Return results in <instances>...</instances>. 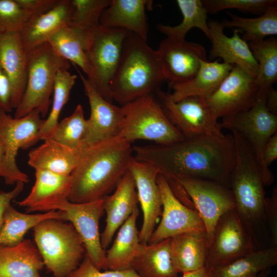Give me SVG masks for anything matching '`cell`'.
<instances>
[{
	"label": "cell",
	"instance_id": "obj_23",
	"mask_svg": "<svg viewBox=\"0 0 277 277\" xmlns=\"http://www.w3.org/2000/svg\"><path fill=\"white\" fill-rule=\"evenodd\" d=\"M152 4V1L147 0H111L101 14L100 24L124 29L147 41L148 24L146 9Z\"/></svg>",
	"mask_w": 277,
	"mask_h": 277
},
{
	"label": "cell",
	"instance_id": "obj_15",
	"mask_svg": "<svg viewBox=\"0 0 277 277\" xmlns=\"http://www.w3.org/2000/svg\"><path fill=\"white\" fill-rule=\"evenodd\" d=\"M259 90L255 78L240 67L233 65L216 90L205 99L218 119L249 109L255 103Z\"/></svg>",
	"mask_w": 277,
	"mask_h": 277
},
{
	"label": "cell",
	"instance_id": "obj_14",
	"mask_svg": "<svg viewBox=\"0 0 277 277\" xmlns=\"http://www.w3.org/2000/svg\"><path fill=\"white\" fill-rule=\"evenodd\" d=\"M266 95L258 94L255 103L249 109L222 118L220 123L221 128L235 131L243 137L254 153L260 167L263 149L269 139L277 132V115L267 108Z\"/></svg>",
	"mask_w": 277,
	"mask_h": 277
},
{
	"label": "cell",
	"instance_id": "obj_1",
	"mask_svg": "<svg viewBox=\"0 0 277 277\" xmlns=\"http://www.w3.org/2000/svg\"><path fill=\"white\" fill-rule=\"evenodd\" d=\"M133 151L135 159L151 164L167 179H203L229 187L235 162L232 134L185 138L169 145L137 146Z\"/></svg>",
	"mask_w": 277,
	"mask_h": 277
},
{
	"label": "cell",
	"instance_id": "obj_27",
	"mask_svg": "<svg viewBox=\"0 0 277 277\" xmlns=\"http://www.w3.org/2000/svg\"><path fill=\"white\" fill-rule=\"evenodd\" d=\"M208 246L205 231L183 233L170 238L171 259L179 273L198 270L205 266Z\"/></svg>",
	"mask_w": 277,
	"mask_h": 277
},
{
	"label": "cell",
	"instance_id": "obj_33",
	"mask_svg": "<svg viewBox=\"0 0 277 277\" xmlns=\"http://www.w3.org/2000/svg\"><path fill=\"white\" fill-rule=\"evenodd\" d=\"M49 219L62 220L60 210L28 214L18 211L10 205L7 208L0 230V245L15 246L21 243L27 232L39 223Z\"/></svg>",
	"mask_w": 277,
	"mask_h": 277
},
{
	"label": "cell",
	"instance_id": "obj_40",
	"mask_svg": "<svg viewBox=\"0 0 277 277\" xmlns=\"http://www.w3.org/2000/svg\"><path fill=\"white\" fill-rule=\"evenodd\" d=\"M71 12L68 25L90 32L100 26L103 11L111 0H70Z\"/></svg>",
	"mask_w": 277,
	"mask_h": 277
},
{
	"label": "cell",
	"instance_id": "obj_16",
	"mask_svg": "<svg viewBox=\"0 0 277 277\" xmlns=\"http://www.w3.org/2000/svg\"><path fill=\"white\" fill-rule=\"evenodd\" d=\"M165 80L169 86L191 80L202 61H207L205 47L197 43L166 37L156 50Z\"/></svg>",
	"mask_w": 277,
	"mask_h": 277
},
{
	"label": "cell",
	"instance_id": "obj_29",
	"mask_svg": "<svg viewBox=\"0 0 277 277\" xmlns=\"http://www.w3.org/2000/svg\"><path fill=\"white\" fill-rule=\"evenodd\" d=\"M79 151L52 138L48 139L29 152L28 163L35 170H44L61 175H70L77 165Z\"/></svg>",
	"mask_w": 277,
	"mask_h": 277
},
{
	"label": "cell",
	"instance_id": "obj_5",
	"mask_svg": "<svg viewBox=\"0 0 277 277\" xmlns=\"http://www.w3.org/2000/svg\"><path fill=\"white\" fill-rule=\"evenodd\" d=\"M34 243L53 277H68L86 254L84 243L70 222L46 219L33 228Z\"/></svg>",
	"mask_w": 277,
	"mask_h": 277
},
{
	"label": "cell",
	"instance_id": "obj_44",
	"mask_svg": "<svg viewBox=\"0 0 277 277\" xmlns=\"http://www.w3.org/2000/svg\"><path fill=\"white\" fill-rule=\"evenodd\" d=\"M267 220L270 235V246L277 247V187L270 197H266Z\"/></svg>",
	"mask_w": 277,
	"mask_h": 277
},
{
	"label": "cell",
	"instance_id": "obj_25",
	"mask_svg": "<svg viewBox=\"0 0 277 277\" xmlns=\"http://www.w3.org/2000/svg\"><path fill=\"white\" fill-rule=\"evenodd\" d=\"M232 66L219 60L202 61L197 73L191 80L169 86L172 90L168 92L169 97L174 102L189 96L207 98L216 90Z\"/></svg>",
	"mask_w": 277,
	"mask_h": 277
},
{
	"label": "cell",
	"instance_id": "obj_8",
	"mask_svg": "<svg viewBox=\"0 0 277 277\" xmlns=\"http://www.w3.org/2000/svg\"><path fill=\"white\" fill-rule=\"evenodd\" d=\"M45 121L37 109L21 118L0 111V140L5 148L4 157L0 164V176L6 184L29 181L27 174L18 168L16 156L19 149H28L40 140L39 132Z\"/></svg>",
	"mask_w": 277,
	"mask_h": 277
},
{
	"label": "cell",
	"instance_id": "obj_45",
	"mask_svg": "<svg viewBox=\"0 0 277 277\" xmlns=\"http://www.w3.org/2000/svg\"><path fill=\"white\" fill-rule=\"evenodd\" d=\"M31 17L45 13L52 9L58 0H16Z\"/></svg>",
	"mask_w": 277,
	"mask_h": 277
},
{
	"label": "cell",
	"instance_id": "obj_35",
	"mask_svg": "<svg viewBox=\"0 0 277 277\" xmlns=\"http://www.w3.org/2000/svg\"><path fill=\"white\" fill-rule=\"evenodd\" d=\"M176 3L182 14V21L175 26L159 24L157 25L158 30L166 35L167 38L182 41L185 39L187 33L191 29L196 28L209 38L208 13L202 0H177Z\"/></svg>",
	"mask_w": 277,
	"mask_h": 277
},
{
	"label": "cell",
	"instance_id": "obj_3",
	"mask_svg": "<svg viewBox=\"0 0 277 277\" xmlns=\"http://www.w3.org/2000/svg\"><path fill=\"white\" fill-rule=\"evenodd\" d=\"M235 162L229 188L235 201L234 209L248 233L255 250L270 246L266 197L261 167L246 141L231 131Z\"/></svg>",
	"mask_w": 277,
	"mask_h": 277
},
{
	"label": "cell",
	"instance_id": "obj_7",
	"mask_svg": "<svg viewBox=\"0 0 277 277\" xmlns=\"http://www.w3.org/2000/svg\"><path fill=\"white\" fill-rule=\"evenodd\" d=\"M122 108L123 120L118 136L130 143L144 140L156 144L169 145L185 139L152 94L139 97Z\"/></svg>",
	"mask_w": 277,
	"mask_h": 277
},
{
	"label": "cell",
	"instance_id": "obj_32",
	"mask_svg": "<svg viewBox=\"0 0 277 277\" xmlns=\"http://www.w3.org/2000/svg\"><path fill=\"white\" fill-rule=\"evenodd\" d=\"M35 181L32 189L24 199L16 204L26 208L35 207L67 199L70 187V175H64L47 170H35Z\"/></svg>",
	"mask_w": 277,
	"mask_h": 277
},
{
	"label": "cell",
	"instance_id": "obj_6",
	"mask_svg": "<svg viewBox=\"0 0 277 277\" xmlns=\"http://www.w3.org/2000/svg\"><path fill=\"white\" fill-rule=\"evenodd\" d=\"M27 52V83L14 117H22L34 109L38 110L42 117H44L51 103L50 96L56 74L60 70H69L70 62L59 55L48 42Z\"/></svg>",
	"mask_w": 277,
	"mask_h": 277
},
{
	"label": "cell",
	"instance_id": "obj_38",
	"mask_svg": "<svg viewBox=\"0 0 277 277\" xmlns=\"http://www.w3.org/2000/svg\"><path fill=\"white\" fill-rule=\"evenodd\" d=\"M76 78L77 76L71 74L68 70L61 69L57 73L53 87L51 111L40 130V140L45 141L52 138L58 123L61 111L69 100Z\"/></svg>",
	"mask_w": 277,
	"mask_h": 277
},
{
	"label": "cell",
	"instance_id": "obj_48",
	"mask_svg": "<svg viewBox=\"0 0 277 277\" xmlns=\"http://www.w3.org/2000/svg\"><path fill=\"white\" fill-rule=\"evenodd\" d=\"M266 106L273 114L277 115V91L271 87L266 96Z\"/></svg>",
	"mask_w": 277,
	"mask_h": 277
},
{
	"label": "cell",
	"instance_id": "obj_26",
	"mask_svg": "<svg viewBox=\"0 0 277 277\" xmlns=\"http://www.w3.org/2000/svg\"><path fill=\"white\" fill-rule=\"evenodd\" d=\"M44 266L34 243L23 240L16 245H0V277H41Z\"/></svg>",
	"mask_w": 277,
	"mask_h": 277
},
{
	"label": "cell",
	"instance_id": "obj_30",
	"mask_svg": "<svg viewBox=\"0 0 277 277\" xmlns=\"http://www.w3.org/2000/svg\"><path fill=\"white\" fill-rule=\"evenodd\" d=\"M138 214L137 207L120 227L111 248L106 253L108 269L123 270L130 268L141 245L136 227Z\"/></svg>",
	"mask_w": 277,
	"mask_h": 277
},
{
	"label": "cell",
	"instance_id": "obj_52",
	"mask_svg": "<svg viewBox=\"0 0 277 277\" xmlns=\"http://www.w3.org/2000/svg\"><path fill=\"white\" fill-rule=\"evenodd\" d=\"M41 277H43V276H41ZM43 277H47V276H43Z\"/></svg>",
	"mask_w": 277,
	"mask_h": 277
},
{
	"label": "cell",
	"instance_id": "obj_11",
	"mask_svg": "<svg viewBox=\"0 0 277 277\" xmlns=\"http://www.w3.org/2000/svg\"><path fill=\"white\" fill-rule=\"evenodd\" d=\"M155 93L168 118L185 138L223 134L205 98L189 96L174 102L168 92L160 89Z\"/></svg>",
	"mask_w": 277,
	"mask_h": 277
},
{
	"label": "cell",
	"instance_id": "obj_49",
	"mask_svg": "<svg viewBox=\"0 0 277 277\" xmlns=\"http://www.w3.org/2000/svg\"><path fill=\"white\" fill-rule=\"evenodd\" d=\"M182 277H212L211 271L206 267L198 270L183 273Z\"/></svg>",
	"mask_w": 277,
	"mask_h": 277
},
{
	"label": "cell",
	"instance_id": "obj_10",
	"mask_svg": "<svg viewBox=\"0 0 277 277\" xmlns=\"http://www.w3.org/2000/svg\"><path fill=\"white\" fill-rule=\"evenodd\" d=\"M127 31L101 26L90 32L91 42L86 52L90 67L87 78L107 101L112 100L110 83L120 62Z\"/></svg>",
	"mask_w": 277,
	"mask_h": 277
},
{
	"label": "cell",
	"instance_id": "obj_22",
	"mask_svg": "<svg viewBox=\"0 0 277 277\" xmlns=\"http://www.w3.org/2000/svg\"><path fill=\"white\" fill-rule=\"evenodd\" d=\"M0 66L11 87V105L16 109L24 93L27 78V52L20 33L0 36Z\"/></svg>",
	"mask_w": 277,
	"mask_h": 277
},
{
	"label": "cell",
	"instance_id": "obj_20",
	"mask_svg": "<svg viewBox=\"0 0 277 277\" xmlns=\"http://www.w3.org/2000/svg\"><path fill=\"white\" fill-rule=\"evenodd\" d=\"M208 25L209 39L212 45L210 58H222L224 63L238 66L255 78L258 70L257 62L239 30L233 29L232 36L228 37L224 33V28L219 21L210 19Z\"/></svg>",
	"mask_w": 277,
	"mask_h": 277
},
{
	"label": "cell",
	"instance_id": "obj_50",
	"mask_svg": "<svg viewBox=\"0 0 277 277\" xmlns=\"http://www.w3.org/2000/svg\"><path fill=\"white\" fill-rule=\"evenodd\" d=\"M5 154V148L3 143L0 140V164L2 163Z\"/></svg>",
	"mask_w": 277,
	"mask_h": 277
},
{
	"label": "cell",
	"instance_id": "obj_43",
	"mask_svg": "<svg viewBox=\"0 0 277 277\" xmlns=\"http://www.w3.org/2000/svg\"><path fill=\"white\" fill-rule=\"evenodd\" d=\"M68 277H140L132 268L102 271L85 254L78 266Z\"/></svg>",
	"mask_w": 277,
	"mask_h": 277
},
{
	"label": "cell",
	"instance_id": "obj_28",
	"mask_svg": "<svg viewBox=\"0 0 277 277\" xmlns=\"http://www.w3.org/2000/svg\"><path fill=\"white\" fill-rule=\"evenodd\" d=\"M130 268L140 277H177L179 273L171 259L170 238L141 244Z\"/></svg>",
	"mask_w": 277,
	"mask_h": 277
},
{
	"label": "cell",
	"instance_id": "obj_42",
	"mask_svg": "<svg viewBox=\"0 0 277 277\" xmlns=\"http://www.w3.org/2000/svg\"><path fill=\"white\" fill-rule=\"evenodd\" d=\"M207 13L215 14L224 10L236 9L262 15L277 5L276 0H202Z\"/></svg>",
	"mask_w": 277,
	"mask_h": 277
},
{
	"label": "cell",
	"instance_id": "obj_24",
	"mask_svg": "<svg viewBox=\"0 0 277 277\" xmlns=\"http://www.w3.org/2000/svg\"><path fill=\"white\" fill-rule=\"evenodd\" d=\"M70 0H58L49 11L31 17L20 33L22 45L26 51L48 42L49 38L70 21Z\"/></svg>",
	"mask_w": 277,
	"mask_h": 277
},
{
	"label": "cell",
	"instance_id": "obj_37",
	"mask_svg": "<svg viewBox=\"0 0 277 277\" xmlns=\"http://www.w3.org/2000/svg\"><path fill=\"white\" fill-rule=\"evenodd\" d=\"M248 44L258 65L255 78L258 94L266 95L277 81V39L272 37Z\"/></svg>",
	"mask_w": 277,
	"mask_h": 277
},
{
	"label": "cell",
	"instance_id": "obj_13",
	"mask_svg": "<svg viewBox=\"0 0 277 277\" xmlns=\"http://www.w3.org/2000/svg\"><path fill=\"white\" fill-rule=\"evenodd\" d=\"M172 180L182 185L191 199L203 222L209 245L219 219L225 213L235 209L231 190L212 181L192 178Z\"/></svg>",
	"mask_w": 277,
	"mask_h": 277
},
{
	"label": "cell",
	"instance_id": "obj_19",
	"mask_svg": "<svg viewBox=\"0 0 277 277\" xmlns=\"http://www.w3.org/2000/svg\"><path fill=\"white\" fill-rule=\"evenodd\" d=\"M85 93L88 97L90 115L82 148L118 136L123 120L122 107L107 101L94 88L89 80L77 69Z\"/></svg>",
	"mask_w": 277,
	"mask_h": 277
},
{
	"label": "cell",
	"instance_id": "obj_12",
	"mask_svg": "<svg viewBox=\"0 0 277 277\" xmlns=\"http://www.w3.org/2000/svg\"><path fill=\"white\" fill-rule=\"evenodd\" d=\"M255 251L234 210L218 220L209 243L205 264L208 269L228 264Z\"/></svg>",
	"mask_w": 277,
	"mask_h": 277
},
{
	"label": "cell",
	"instance_id": "obj_9",
	"mask_svg": "<svg viewBox=\"0 0 277 277\" xmlns=\"http://www.w3.org/2000/svg\"><path fill=\"white\" fill-rule=\"evenodd\" d=\"M60 210L62 220L69 221L80 235L86 254L100 269L107 270L106 252L101 242L99 222L104 212L103 200L75 203L62 199L27 210V212Z\"/></svg>",
	"mask_w": 277,
	"mask_h": 277
},
{
	"label": "cell",
	"instance_id": "obj_2",
	"mask_svg": "<svg viewBox=\"0 0 277 277\" xmlns=\"http://www.w3.org/2000/svg\"><path fill=\"white\" fill-rule=\"evenodd\" d=\"M131 144L117 136L80 150L67 200L84 203L108 195L128 170L133 157Z\"/></svg>",
	"mask_w": 277,
	"mask_h": 277
},
{
	"label": "cell",
	"instance_id": "obj_36",
	"mask_svg": "<svg viewBox=\"0 0 277 277\" xmlns=\"http://www.w3.org/2000/svg\"><path fill=\"white\" fill-rule=\"evenodd\" d=\"M227 13L230 19H224L220 22L223 28L238 29L240 34L243 33L242 39L248 43L277 34V5L253 18L241 17L230 12Z\"/></svg>",
	"mask_w": 277,
	"mask_h": 277
},
{
	"label": "cell",
	"instance_id": "obj_47",
	"mask_svg": "<svg viewBox=\"0 0 277 277\" xmlns=\"http://www.w3.org/2000/svg\"><path fill=\"white\" fill-rule=\"evenodd\" d=\"M24 186V183L18 182L12 190L8 192L0 191V230L3 225L4 214L7 207L11 205V201L22 192Z\"/></svg>",
	"mask_w": 277,
	"mask_h": 277
},
{
	"label": "cell",
	"instance_id": "obj_39",
	"mask_svg": "<svg viewBox=\"0 0 277 277\" xmlns=\"http://www.w3.org/2000/svg\"><path fill=\"white\" fill-rule=\"evenodd\" d=\"M88 129L83 107L78 104L72 114L58 122L52 139L75 151L82 148Z\"/></svg>",
	"mask_w": 277,
	"mask_h": 277
},
{
	"label": "cell",
	"instance_id": "obj_34",
	"mask_svg": "<svg viewBox=\"0 0 277 277\" xmlns=\"http://www.w3.org/2000/svg\"><path fill=\"white\" fill-rule=\"evenodd\" d=\"M276 264L277 247L269 246L210 270L212 277H257Z\"/></svg>",
	"mask_w": 277,
	"mask_h": 277
},
{
	"label": "cell",
	"instance_id": "obj_4",
	"mask_svg": "<svg viewBox=\"0 0 277 277\" xmlns=\"http://www.w3.org/2000/svg\"><path fill=\"white\" fill-rule=\"evenodd\" d=\"M165 80L159 55L147 41L129 32L110 83L112 100L123 106L160 90Z\"/></svg>",
	"mask_w": 277,
	"mask_h": 277
},
{
	"label": "cell",
	"instance_id": "obj_17",
	"mask_svg": "<svg viewBox=\"0 0 277 277\" xmlns=\"http://www.w3.org/2000/svg\"><path fill=\"white\" fill-rule=\"evenodd\" d=\"M157 183L162 199V219L148 243H157L187 232L205 231L197 211L184 205L175 196L166 178L159 173Z\"/></svg>",
	"mask_w": 277,
	"mask_h": 277
},
{
	"label": "cell",
	"instance_id": "obj_41",
	"mask_svg": "<svg viewBox=\"0 0 277 277\" xmlns=\"http://www.w3.org/2000/svg\"><path fill=\"white\" fill-rule=\"evenodd\" d=\"M30 17L16 0H0V36L20 33Z\"/></svg>",
	"mask_w": 277,
	"mask_h": 277
},
{
	"label": "cell",
	"instance_id": "obj_18",
	"mask_svg": "<svg viewBox=\"0 0 277 277\" xmlns=\"http://www.w3.org/2000/svg\"><path fill=\"white\" fill-rule=\"evenodd\" d=\"M128 170L133 177L143 213V222L139 231L140 243L148 244L162 212V195L157 183L159 172L151 164L134 156L130 162Z\"/></svg>",
	"mask_w": 277,
	"mask_h": 277
},
{
	"label": "cell",
	"instance_id": "obj_21",
	"mask_svg": "<svg viewBox=\"0 0 277 277\" xmlns=\"http://www.w3.org/2000/svg\"><path fill=\"white\" fill-rule=\"evenodd\" d=\"M106 213V226L101 234L105 250L111 242L116 230L137 207L138 196L133 177L128 170L115 188L114 192L103 198Z\"/></svg>",
	"mask_w": 277,
	"mask_h": 277
},
{
	"label": "cell",
	"instance_id": "obj_46",
	"mask_svg": "<svg viewBox=\"0 0 277 277\" xmlns=\"http://www.w3.org/2000/svg\"><path fill=\"white\" fill-rule=\"evenodd\" d=\"M12 92L10 82L0 66V111L11 112Z\"/></svg>",
	"mask_w": 277,
	"mask_h": 277
},
{
	"label": "cell",
	"instance_id": "obj_51",
	"mask_svg": "<svg viewBox=\"0 0 277 277\" xmlns=\"http://www.w3.org/2000/svg\"><path fill=\"white\" fill-rule=\"evenodd\" d=\"M271 269H268L261 272L257 277H268L271 273Z\"/></svg>",
	"mask_w": 277,
	"mask_h": 277
},
{
	"label": "cell",
	"instance_id": "obj_31",
	"mask_svg": "<svg viewBox=\"0 0 277 277\" xmlns=\"http://www.w3.org/2000/svg\"><path fill=\"white\" fill-rule=\"evenodd\" d=\"M90 42V32L67 25L53 34L47 42L59 55L77 65L88 76L90 67L86 52Z\"/></svg>",
	"mask_w": 277,
	"mask_h": 277
}]
</instances>
